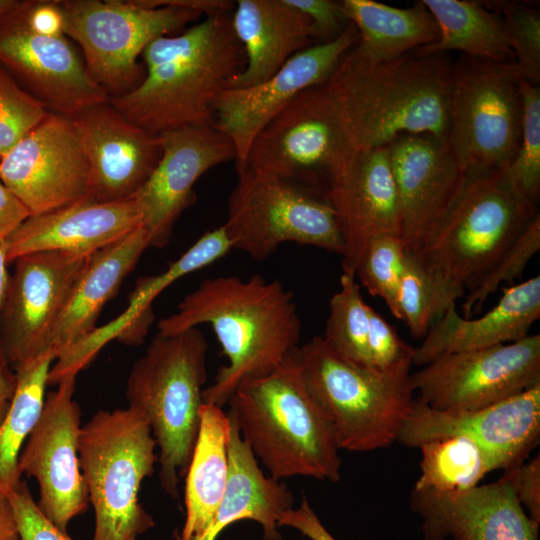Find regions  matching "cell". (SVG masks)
I'll return each instance as SVG.
<instances>
[{
    "instance_id": "obj_1",
    "label": "cell",
    "mask_w": 540,
    "mask_h": 540,
    "mask_svg": "<svg viewBox=\"0 0 540 540\" xmlns=\"http://www.w3.org/2000/svg\"><path fill=\"white\" fill-rule=\"evenodd\" d=\"M202 324L213 329L228 360L203 391L204 403L219 407L242 382L277 368L299 347L302 329L292 291L260 275L202 281L174 314L158 322V333L175 335Z\"/></svg>"
},
{
    "instance_id": "obj_2",
    "label": "cell",
    "mask_w": 540,
    "mask_h": 540,
    "mask_svg": "<svg viewBox=\"0 0 540 540\" xmlns=\"http://www.w3.org/2000/svg\"><path fill=\"white\" fill-rule=\"evenodd\" d=\"M232 13L206 16L178 35L162 36L143 51L146 73L109 103L126 119L154 133L214 125L215 104L246 65Z\"/></svg>"
},
{
    "instance_id": "obj_3",
    "label": "cell",
    "mask_w": 540,
    "mask_h": 540,
    "mask_svg": "<svg viewBox=\"0 0 540 540\" xmlns=\"http://www.w3.org/2000/svg\"><path fill=\"white\" fill-rule=\"evenodd\" d=\"M452 60L448 53L373 62L354 46L325 85L339 101L359 149L382 147L404 134L447 142Z\"/></svg>"
},
{
    "instance_id": "obj_4",
    "label": "cell",
    "mask_w": 540,
    "mask_h": 540,
    "mask_svg": "<svg viewBox=\"0 0 540 540\" xmlns=\"http://www.w3.org/2000/svg\"><path fill=\"white\" fill-rule=\"evenodd\" d=\"M297 348L269 374L242 382L227 402L228 414L270 477L337 482L340 450L304 384Z\"/></svg>"
},
{
    "instance_id": "obj_5",
    "label": "cell",
    "mask_w": 540,
    "mask_h": 540,
    "mask_svg": "<svg viewBox=\"0 0 540 540\" xmlns=\"http://www.w3.org/2000/svg\"><path fill=\"white\" fill-rule=\"evenodd\" d=\"M208 343L198 328L157 334L132 366L126 398L148 423L159 447V479L172 498L186 475L200 426Z\"/></svg>"
},
{
    "instance_id": "obj_6",
    "label": "cell",
    "mask_w": 540,
    "mask_h": 540,
    "mask_svg": "<svg viewBox=\"0 0 540 540\" xmlns=\"http://www.w3.org/2000/svg\"><path fill=\"white\" fill-rule=\"evenodd\" d=\"M538 214L537 205L523 198L502 170H466L441 224L414 256L465 294L479 285Z\"/></svg>"
},
{
    "instance_id": "obj_7",
    "label": "cell",
    "mask_w": 540,
    "mask_h": 540,
    "mask_svg": "<svg viewBox=\"0 0 540 540\" xmlns=\"http://www.w3.org/2000/svg\"><path fill=\"white\" fill-rule=\"evenodd\" d=\"M304 384L327 418L339 450L388 448L414 401L411 373L380 374L332 352L321 336L297 348Z\"/></svg>"
},
{
    "instance_id": "obj_8",
    "label": "cell",
    "mask_w": 540,
    "mask_h": 540,
    "mask_svg": "<svg viewBox=\"0 0 540 540\" xmlns=\"http://www.w3.org/2000/svg\"><path fill=\"white\" fill-rule=\"evenodd\" d=\"M151 429L136 410H100L81 427L79 462L95 511L93 540H138L155 522L139 501L158 456Z\"/></svg>"
},
{
    "instance_id": "obj_9",
    "label": "cell",
    "mask_w": 540,
    "mask_h": 540,
    "mask_svg": "<svg viewBox=\"0 0 540 540\" xmlns=\"http://www.w3.org/2000/svg\"><path fill=\"white\" fill-rule=\"evenodd\" d=\"M357 151L339 101L323 84L300 92L266 123L243 168L326 197Z\"/></svg>"
},
{
    "instance_id": "obj_10",
    "label": "cell",
    "mask_w": 540,
    "mask_h": 540,
    "mask_svg": "<svg viewBox=\"0 0 540 540\" xmlns=\"http://www.w3.org/2000/svg\"><path fill=\"white\" fill-rule=\"evenodd\" d=\"M521 78L514 61L462 55L452 62L447 142L464 171L504 170L522 127Z\"/></svg>"
},
{
    "instance_id": "obj_11",
    "label": "cell",
    "mask_w": 540,
    "mask_h": 540,
    "mask_svg": "<svg viewBox=\"0 0 540 540\" xmlns=\"http://www.w3.org/2000/svg\"><path fill=\"white\" fill-rule=\"evenodd\" d=\"M57 3L63 33L78 43L90 77L110 98L141 82L144 72L138 59L152 41L172 35L202 15L176 6L149 7L138 0Z\"/></svg>"
},
{
    "instance_id": "obj_12",
    "label": "cell",
    "mask_w": 540,
    "mask_h": 540,
    "mask_svg": "<svg viewBox=\"0 0 540 540\" xmlns=\"http://www.w3.org/2000/svg\"><path fill=\"white\" fill-rule=\"evenodd\" d=\"M237 173L223 224L232 249L262 261L292 242L343 256L339 221L325 196L249 167Z\"/></svg>"
},
{
    "instance_id": "obj_13",
    "label": "cell",
    "mask_w": 540,
    "mask_h": 540,
    "mask_svg": "<svg viewBox=\"0 0 540 540\" xmlns=\"http://www.w3.org/2000/svg\"><path fill=\"white\" fill-rule=\"evenodd\" d=\"M411 384L416 398L436 410L493 405L540 384V335L440 356L411 373Z\"/></svg>"
},
{
    "instance_id": "obj_14",
    "label": "cell",
    "mask_w": 540,
    "mask_h": 540,
    "mask_svg": "<svg viewBox=\"0 0 540 540\" xmlns=\"http://www.w3.org/2000/svg\"><path fill=\"white\" fill-rule=\"evenodd\" d=\"M75 382L76 375L66 376L47 395L18 462L21 474L38 481L39 509L65 533L69 522L83 513L89 503L79 462L82 426L79 405L73 400Z\"/></svg>"
},
{
    "instance_id": "obj_15",
    "label": "cell",
    "mask_w": 540,
    "mask_h": 540,
    "mask_svg": "<svg viewBox=\"0 0 540 540\" xmlns=\"http://www.w3.org/2000/svg\"><path fill=\"white\" fill-rule=\"evenodd\" d=\"M0 180L30 216L88 196V164L72 119L50 112L0 158Z\"/></svg>"
},
{
    "instance_id": "obj_16",
    "label": "cell",
    "mask_w": 540,
    "mask_h": 540,
    "mask_svg": "<svg viewBox=\"0 0 540 540\" xmlns=\"http://www.w3.org/2000/svg\"><path fill=\"white\" fill-rule=\"evenodd\" d=\"M451 436L478 444L495 470L524 462L540 438V384L493 405L461 411L433 409L414 398L397 438L408 448Z\"/></svg>"
},
{
    "instance_id": "obj_17",
    "label": "cell",
    "mask_w": 540,
    "mask_h": 540,
    "mask_svg": "<svg viewBox=\"0 0 540 540\" xmlns=\"http://www.w3.org/2000/svg\"><path fill=\"white\" fill-rule=\"evenodd\" d=\"M88 257L43 251L15 260L0 315V348L14 369L50 351L53 327Z\"/></svg>"
},
{
    "instance_id": "obj_18",
    "label": "cell",
    "mask_w": 540,
    "mask_h": 540,
    "mask_svg": "<svg viewBox=\"0 0 540 540\" xmlns=\"http://www.w3.org/2000/svg\"><path fill=\"white\" fill-rule=\"evenodd\" d=\"M26 7L27 1H19L0 17V63L20 76L49 112L71 118L109 102L110 97L90 77L66 35L34 31L28 24Z\"/></svg>"
},
{
    "instance_id": "obj_19",
    "label": "cell",
    "mask_w": 540,
    "mask_h": 540,
    "mask_svg": "<svg viewBox=\"0 0 540 540\" xmlns=\"http://www.w3.org/2000/svg\"><path fill=\"white\" fill-rule=\"evenodd\" d=\"M161 157L132 197L150 246L167 245L181 213L196 196L193 187L209 169L236 159L232 140L214 125L188 126L159 134Z\"/></svg>"
},
{
    "instance_id": "obj_20",
    "label": "cell",
    "mask_w": 540,
    "mask_h": 540,
    "mask_svg": "<svg viewBox=\"0 0 540 540\" xmlns=\"http://www.w3.org/2000/svg\"><path fill=\"white\" fill-rule=\"evenodd\" d=\"M398 196L400 237L417 255L433 236L465 177L448 142L430 134L400 135L386 145Z\"/></svg>"
},
{
    "instance_id": "obj_21",
    "label": "cell",
    "mask_w": 540,
    "mask_h": 540,
    "mask_svg": "<svg viewBox=\"0 0 540 540\" xmlns=\"http://www.w3.org/2000/svg\"><path fill=\"white\" fill-rule=\"evenodd\" d=\"M358 40L351 22L336 40L297 53L264 82L221 93L215 104L214 126L232 140L237 171L243 168L253 139L266 123L303 90L325 84Z\"/></svg>"
},
{
    "instance_id": "obj_22",
    "label": "cell",
    "mask_w": 540,
    "mask_h": 540,
    "mask_svg": "<svg viewBox=\"0 0 540 540\" xmlns=\"http://www.w3.org/2000/svg\"><path fill=\"white\" fill-rule=\"evenodd\" d=\"M89 169V196L99 202L131 199L162 153L160 137L126 119L109 102L71 117Z\"/></svg>"
},
{
    "instance_id": "obj_23",
    "label": "cell",
    "mask_w": 540,
    "mask_h": 540,
    "mask_svg": "<svg viewBox=\"0 0 540 540\" xmlns=\"http://www.w3.org/2000/svg\"><path fill=\"white\" fill-rule=\"evenodd\" d=\"M326 197L344 240L343 273L355 276L373 237L400 236L398 196L387 146L359 149L333 180Z\"/></svg>"
},
{
    "instance_id": "obj_24",
    "label": "cell",
    "mask_w": 540,
    "mask_h": 540,
    "mask_svg": "<svg viewBox=\"0 0 540 540\" xmlns=\"http://www.w3.org/2000/svg\"><path fill=\"white\" fill-rule=\"evenodd\" d=\"M411 508L422 519L423 540H538L539 526L504 475L461 493L413 489Z\"/></svg>"
},
{
    "instance_id": "obj_25",
    "label": "cell",
    "mask_w": 540,
    "mask_h": 540,
    "mask_svg": "<svg viewBox=\"0 0 540 540\" xmlns=\"http://www.w3.org/2000/svg\"><path fill=\"white\" fill-rule=\"evenodd\" d=\"M141 226L134 200L99 202L85 196L73 203L29 216L7 238L8 261L56 251L90 256Z\"/></svg>"
},
{
    "instance_id": "obj_26",
    "label": "cell",
    "mask_w": 540,
    "mask_h": 540,
    "mask_svg": "<svg viewBox=\"0 0 540 540\" xmlns=\"http://www.w3.org/2000/svg\"><path fill=\"white\" fill-rule=\"evenodd\" d=\"M540 317V276L503 289L497 304L479 318H465L450 306L414 348L412 364L424 366L455 352L507 344L526 337Z\"/></svg>"
},
{
    "instance_id": "obj_27",
    "label": "cell",
    "mask_w": 540,
    "mask_h": 540,
    "mask_svg": "<svg viewBox=\"0 0 540 540\" xmlns=\"http://www.w3.org/2000/svg\"><path fill=\"white\" fill-rule=\"evenodd\" d=\"M231 20L246 65L231 79L227 89L264 82L292 56L316 44L310 19L286 0H239Z\"/></svg>"
},
{
    "instance_id": "obj_28",
    "label": "cell",
    "mask_w": 540,
    "mask_h": 540,
    "mask_svg": "<svg viewBox=\"0 0 540 540\" xmlns=\"http://www.w3.org/2000/svg\"><path fill=\"white\" fill-rule=\"evenodd\" d=\"M148 247V235L139 226L88 257L50 335L48 348L56 359L97 328L95 324L102 308L117 294Z\"/></svg>"
},
{
    "instance_id": "obj_29",
    "label": "cell",
    "mask_w": 540,
    "mask_h": 540,
    "mask_svg": "<svg viewBox=\"0 0 540 540\" xmlns=\"http://www.w3.org/2000/svg\"><path fill=\"white\" fill-rule=\"evenodd\" d=\"M228 416L231 426L228 480L215 515L198 540H216L227 526L241 520L260 524L265 540H282L278 521L284 512L293 508V494L280 480L264 474L234 420Z\"/></svg>"
},
{
    "instance_id": "obj_30",
    "label": "cell",
    "mask_w": 540,
    "mask_h": 540,
    "mask_svg": "<svg viewBox=\"0 0 540 540\" xmlns=\"http://www.w3.org/2000/svg\"><path fill=\"white\" fill-rule=\"evenodd\" d=\"M231 249V242L222 225L203 234L164 272L139 278L129 296L125 312L109 324L96 328L76 345L74 358L87 365L99 349L112 339L128 345L141 344L154 320L153 300L178 279L213 264Z\"/></svg>"
},
{
    "instance_id": "obj_31",
    "label": "cell",
    "mask_w": 540,
    "mask_h": 540,
    "mask_svg": "<svg viewBox=\"0 0 540 540\" xmlns=\"http://www.w3.org/2000/svg\"><path fill=\"white\" fill-rule=\"evenodd\" d=\"M230 419L222 407L203 403L200 426L186 472V518L175 540H198L209 527L222 500L229 472Z\"/></svg>"
},
{
    "instance_id": "obj_32",
    "label": "cell",
    "mask_w": 540,
    "mask_h": 540,
    "mask_svg": "<svg viewBox=\"0 0 540 540\" xmlns=\"http://www.w3.org/2000/svg\"><path fill=\"white\" fill-rule=\"evenodd\" d=\"M342 3L358 31L359 40L354 49L369 61L396 59L439 38L438 25L422 1L408 8L373 0H344Z\"/></svg>"
},
{
    "instance_id": "obj_33",
    "label": "cell",
    "mask_w": 540,
    "mask_h": 540,
    "mask_svg": "<svg viewBox=\"0 0 540 540\" xmlns=\"http://www.w3.org/2000/svg\"><path fill=\"white\" fill-rule=\"evenodd\" d=\"M433 15L438 28L436 42L413 54L423 56L450 51L499 62L514 61L502 18L482 1L421 0Z\"/></svg>"
},
{
    "instance_id": "obj_34",
    "label": "cell",
    "mask_w": 540,
    "mask_h": 540,
    "mask_svg": "<svg viewBox=\"0 0 540 540\" xmlns=\"http://www.w3.org/2000/svg\"><path fill=\"white\" fill-rule=\"evenodd\" d=\"M54 360L55 355L47 351L15 369L17 384L14 397L0 423V495L6 496L22 481L19 456L42 411L48 374Z\"/></svg>"
},
{
    "instance_id": "obj_35",
    "label": "cell",
    "mask_w": 540,
    "mask_h": 540,
    "mask_svg": "<svg viewBox=\"0 0 540 540\" xmlns=\"http://www.w3.org/2000/svg\"><path fill=\"white\" fill-rule=\"evenodd\" d=\"M418 448L422 455L421 473L415 490L461 493L478 486L486 474L495 470L487 453L463 436L431 440Z\"/></svg>"
},
{
    "instance_id": "obj_36",
    "label": "cell",
    "mask_w": 540,
    "mask_h": 540,
    "mask_svg": "<svg viewBox=\"0 0 540 540\" xmlns=\"http://www.w3.org/2000/svg\"><path fill=\"white\" fill-rule=\"evenodd\" d=\"M371 308L363 298L356 277L342 273L340 288L329 302V315L321 337L340 358L374 371L369 351Z\"/></svg>"
},
{
    "instance_id": "obj_37",
    "label": "cell",
    "mask_w": 540,
    "mask_h": 540,
    "mask_svg": "<svg viewBox=\"0 0 540 540\" xmlns=\"http://www.w3.org/2000/svg\"><path fill=\"white\" fill-rule=\"evenodd\" d=\"M465 294L408 254L396 298L397 319L413 337L424 338L433 323Z\"/></svg>"
},
{
    "instance_id": "obj_38",
    "label": "cell",
    "mask_w": 540,
    "mask_h": 540,
    "mask_svg": "<svg viewBox=\"0 0 540 540\" xmlns=\"http://www.w3.org/2000/svg\"><path fill=\"white\" fill-rule=\"evenodd\" d=\"M522 127L515 157L503 174L526 200L537 205L540 195V88L521 79Z\"/></svg>"
},
{
    "instance_id": "obj_39",
    "label": "cell",
    "mask_w": 540,
    "mask_h": 540,
    "mask_svg": "<svg viewBox=\"0 0 540 540\" xmlns=\"http://www.w3.org/2000/svg\"><path fill=\"white\" fill-rule=\"evenodd\" d=\"M406 246L397 234H381L367 244L355 277L372 296L382 298L396 318V298L407 259Z\"/></svg>"
},
{
    "instance_id": "obj_40",
    "label": "cell",
    "mask_w": 540,
    "mask_h": 540,
    "mask_svg": "<svg viewBox=\"0 0 540 540\" xmlns=\"http://www.w3.org/2000/svg\"><path fill=\"white\" fill-rule=\"evenodd\" d=\"M502 18L505 35L520 78L540 83V12L527 3L515 1L484 2Z\"/></svg>"
},
{
    "instance_id": "obj_41",
    "label": "cell",
    "mask_w": 540,
    "mask_h": 540,
    "mask_svg": "<svg viewBox=\"0 0 540 540\" xmlns=\"http://www.w3.org/2000/svg\"><path fill=\"white\" fill-rule=\"evenodd\" d=\"M539 249L540 214L527 224L479 285L469 292L462 305L463 317L470 318L502 284L519 278Z\"/></svg>"
},
{
    "instance_id": "obj_42",
    "label": "cell",
    "mask_w": 540,
    "mask_h": 540,
    "mask_svg": "<svg viewBox=\"0 0 540 540\" xmlns=\"http://www.w3.org/2000/svg\"><path fill=\"white\" fill-rule=\"evenodd\" d=\"M50 112L0 69V158Z\"/></svg>"
},
{
    "instance_id": "obj_43",
    "label": "cell",
    "mask_w": 540,
    "mask_h": 540,
    "mask_svg": "<svg viewBox=\"0 0 540 540\" xmlns=\"http://www.w3.org/2000/svg\"><path fill=\"white\" fill-rule=\"evenodd\" d=\"M369 351L371 365L380 374L409 371L414 347L404 342L397 330L373 308L370 310Z\"/></svg>"
},
{
    "instance_id": "obj_44",
    "label": "cell",
    "mask_w": 540,
    "mask_h": 540,
    "mask_svg": "<svg viewBox=\"0 0 540 540\" xmlns=\"http://www.w3.org/2000/svg\"><path fill=\"white\" fill-rule=\"evenodd\" d=\"M6 497L20 540H72L42 513L24 481L11 489Z\"/></svg>"
},
{
    "instance_id": "obj_45",
    "label": "cell",
    "mask_w": 540,
    "mask_h": 540,
    "mask_svg": "<svg viewBox=\"0 0 540 540\" xmlns=\"http://www.w3.org/2000/svg\"><path fill=\"white\" fill-rule=\"evenodd\" d=\"M286 1L310 19L316 35V44H325L336 40L351 23L345 12L342 1Z\"/></svg>"
},
{
    "instance_id": "obj_46",
    "label": "cell",
    "mask_w": 540,
    "mask_h": 540,
    "mask_svg": "<svg viewBox=\"0 0 540 540\" xmlns=\"http://www.w3.org/2000/svg\"><path fill=\"white\" fill-rule=\"evenodd\" d=\"M529 518L540 525V456L524 461L504 472Z\"/></svg>"
},
{
    "instance_id": "obj_47",
    "label": "cell",
    "mask_w": 540,
    "mask_h": 540,
    "mask_svg": "<svg viewBox=\"0 0 540 540\" xmlns=\"http://www.w3.org/2000/svg\"><path fill=\"white\" fill-rule=\"evenodd\" d=\"M278 524L292 527L311 540H336L322 524L305 497L297 508L284 512Z\"/></svg>"
},
{
    "instance_id": "obj_48",
    "label": "cell",
    "mask_w": 540,
    "mask_h": 540,
    "mask_svg": "<svg viewBox=\"0 0 540 540\" xmlns=\"http://www.w3.org/2000/svg\"><path fill=\"white\" fill-rule=\"evenodd\" d=\"M26 16L29 26L45 35H62L63 21L57 1H27Z\"/></svg>"
},
{
    "instance_id": "obj_49",
    "label": "cell",
    "mask_w": 540,
    "mask_h": 540,
    "mask_svg": "<svg viewBox=\"0 0 540 540\" xmlns=\"http://www.w3.org/2000/svg\"><path fill=\"white\" fill-rule=\"evenodd\" d=\"M30 213L0 180V238H7Z\"/></svg>"
},
{
    "instance_id": "obj_50",
    "label": "cell",
    "mask_w": 540,
    "mask_h": 540,
    "mask_svg": "<svg viewBox=\"0 0 540 540\" xmlns=\"http://www.w3.org/2000/svg\"><path fill=\"white\" fill-rule=\"evenodd\" d=\"M141 4L149 7L176 6L192 9L201 14L215 15L220 13H232L235 4L228 0H138Z\"/></svg>"
},
{
    "instance_id": "obj_51",
    "label": "cell",
    "mask_w": 540,
    "mask_h": 540,
    "mask_svg": "<svg viewBox=\"0 0 540 540\" xmlns=\"http://www.w3.org/2000/svg\"><path fill=\"white\" fill-rule=\"evenodd\" d=\"M8 364L0 348V423L13 400L17 384L16 373L10 372Z\"/></svg>"
},
{
    "instance_id": "obj_52",
    "label": "cell",
    "mask_w": 540,
    "mask_h": 540,
    "mask_svg": "<svg viewBox=\"0 0 540 540\" xmlns=\"http://www.w3.org/2000/svg\"><path fill=\"white\" fill-rule=\"evenodd\" d=\"M0 540H20L10 504L3 495H0Z\"/></svg>"
},
{
    "instance_id": "obj_53",
    "label": "cell",
    "mask_w": 540,
    "mask_h": 540,
    "mask_svg": "<svg viewBox=\"0 0 540 540\" xmlns=\"http://www.w3.org/2000/svg\"><path fill=\"white\" fill-rule=\"evenodd\" d=\"M8 262V244L5 238H0V315L10 281L7 271Z\"/></svg>"
},
{
    "instance_id": "obj_54",
    "label": "cell",
    "mask_w": 540,
    "mask_h": 540,
    "mask_svg": "<svg viewBox=\"0 0 540 540\" xmlns=\"http://www.w3.org/2000/svg\"><path fill=\"white\" fill-rule=\"evenodd\" d=\"M18 3L17 0H0V17L13 9Z\"/></svg>"
}]
</instances>
